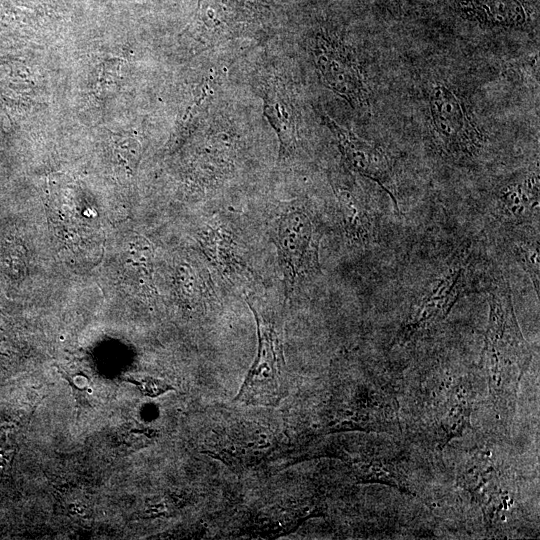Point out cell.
<instances>
[{"instance_id":"obj_1","label":"cell","mask_w":540,"mask_h":540,"mask_svg":"<svg viewBox=\"0 0 540 540\" xmlns=\"http://www.w3.org/2000/svg\"><path fill=\"white\" fill-rule=\"evenodd\" d=\"M532 355L517 322L510 287L501 281L490 293L481 363L494 407L503 417L514 413L519 384Z\"/></svg>"},{"instance_id":"obj_2","label":"cell","mask_w":540,"mask_h":540,"mask_svg":"<svg viewBox=\"0 0 540 540\" xmlns=\"http://www.w3.org/2000/svg\"><path fill=\"white\" fill-rule=\"evenodd\" d=\"M268 0H199L195 25L206 48L255 38L269 25Z\"/></svg>"},{"instance_id":"obj_3","label":"cell","mask_w":540,"mask_h":540,"mask_svg":"<svg viewBox=\"0 0 540 540\" xmlns=\"http://www.w3.org/2000/svg\"><path fill=\"white\" fill-rule=\"evenodd\" d=\"M256 321L257 352L234 398L249 404L277 405L284 395L285 359L280 334L273 322L247 301Z\"/></svg>"},{"instance_id":"obj_4","label":"cell","mask_w":540,"mask_h":540,"mask_svg":"<svg viewBox=\"0 0 540 540\" xmlns=\"http://www.w3.org/2000/svg\"><path fill=\"white\" fill-rule=\"evenodd\" d=\"M319 240L318 228L305 211L290 210L278 219L275 242L285 295L289 296L303 277L319 270Z\"/></svg>"},{"instance_id":"obj_5","label":"cell","mask_w":540,"mask_h":540,"mask_svg":"<svg viewBox=\"0 0 540 540\" xmlns=\"http://www.w3.org/2000/svg\"><path fill=\"white\" fill-rule=\"evenodd\" d=\"M429 110L434 135L443 151L453 157L472 156L477 151L481 134L452 89L443 84L433 87Z\"/></svg>"},{"instance_id":"obj_6","label":"cell","mask_w":540,"mask_h":540,"mask_svg":"<svg viewBox=\"0 0 540 540\" xmlns=\"http://www.w3.org/2000/svg\"><path fill=\"white\" fill-rule=\"evenodd\" d=\"M313 62L325 86L354 109L369 107L367 90L358 63L336 40L318 34L311 44Z\"/></svg>"},{"instance_id":"obj_7","label":"cell","mask_w":540,"mask_h":540,"mask_svg":"<svg viewBox=\"0 0 540 540\" xmlns=\"http://www.w3.org/2000/svg\"><path fill=\"white\" fill-rule=\"evenodd\" d=\"M467 282L464 263L454 262L426 290L398 332L394 343H406L445 319L462 296Z\"/></svg>"},{"instance_id":"obj_8","label":"cell","mask_w":540,"mask_h":540,"mask_svg":"<svg viewBox=\"0 0 540 540\" xmlns=\"http://www.w3.org/2000/svg\"><path fill=\"white\" fill-rule=\"evenodd\" d=\"M324 121L348 165L362 176L376 182L388 194L399 212L397 200L390 187L391 167L386 154L377 146L340 126L328 115H324Z\"/></svg>"},{"instance_id":"obj_9","label":"cell","mask_w":540,"mask_h":540,"mask_svg":"<svg viewBox=\"0 0 540 540\" xmlns=\"http://www.w3.org/2000/svg\"><path fill=\"white\" fill-rule=\"evenodd\" d=\"M263 111L277 134L279 160L290 158L297 145V110L292 90L280 79L268 82L263 93Z\"/></svg>"},{"instance_id":"obj_10","label":"cell","mask_w":540,"mask_h":540,"mask_svg":"<svg viewBox=\"0 0 540 540\" xmlns=\"http://www.w3.org/2000/svg\"><path fill=\"white\" fill-rule=\"evenodd\" d=\"M499 202L504 214L518 221L528 220L538 214L539 175L533 172L521 181L509 183L501 188Z\"/></svg>"},{"instance_id":"obj_11","label":"cell","mask_w":540,"mask_h":540,"mask_svg":"<svg viewBox=\"0 0 540 540\" xmlns=\"http://www.w3.org/2000/svg\"><path fill=\"white\" fill-rule=\"evenodd\" d=\"M462 10L480 22L502 27H518L527 21L519 0H463Z\"/></svg>"},{"instance_id":"obj_12","label":"cell","mask_w":540,"mask_h":540,"mask_svg":"<svg viewBox=\"0 0 540 540\" xmlns=\"http://www.w3.org/2000/svg\"><path fill=\"white\" fill-rule=\"evenodd\" d=\"M437 411V421L444 434V444L461 435L470 417L469 395L464 383L457 384Z\"/></svg>"},{"instance_id":"obj_13","label":"cell","mask_w":540,"mask_h":540,"mask_svg":"<svg viewBox=\"0 0 540 540\" xmlns=\"http://www.w3.org/2000/svg\"><path fill=\"white\" fill-rule=\"evenodd\" d=\"M347 233L359 242L369 241L373 235V225L364 202L352 191L336 188Z\"/></svg>"},{"instance_id":"obj_14","label":"cell","mask_w":540,"mask_h":540,"mask_svg":"<svg viewBox=\"0 0 540 540\" xmlns=\"http://www.w3.org/2000/svg\"><path fill=\"white\" fill-rule=\"evenodd\" d=\"M513 253L521 268L526 271L539 296V245L537 241H520L513 246Z\"/></svg>"},{"instance_id":"obj_15","label":"cell","mask_w":540,"mask_h":540,"mask_svg":"<svg viewBox=\"0 0 540 540\" xmlns=\"http://www.w3.org/2000/svg\"><path fill=\"white\" fill-rule=\"evenodd\" d=\"M124 380L135 385L143 395L150 398H156L170 390H174L170 383L153 376L129 375Z\"/></svg>"}]
</instances>
